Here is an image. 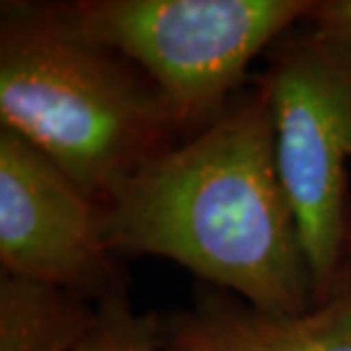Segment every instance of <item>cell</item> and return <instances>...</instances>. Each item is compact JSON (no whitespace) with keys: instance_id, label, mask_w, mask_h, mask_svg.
<instances>
[{"instance_id":"30bf717a","label":"cell","mask_w":351,"mask_h":351,"mask_svg":"<svg viewBox=\"0 0 351 351\" xmlns=\"http://www.w3.org/2000/svg\"><path fill=\"white\" fill-rule=\"evenodd\" d=\"M343 276H351V246H350V254H348V262H346V267H343V271H341V277ZM341 277H339V279H341Z\"/></svg>"},{"instance_id":"3957f363","label":"cell","mask_w":351,"mask_h":351,"mask_svg":"<svg viewBox=\"0 0 351 351\" xmlns=\"http://www.w3.org/2000/svg\"><path fill=\"white\" fill-rule=\"evenodd\" d=\"M313 0L57 2L82 36L115 51L158 90L189 137L239 98L254 59L304 22Z\"/></svg>"},{"instance_id":"52a82bcc","label":"cell","mask_w":351,"mask_h":351,"mask_svg":"<svg viewBox=\"0 0 351 351\" xmlns=\"http://www.w3.org/2000/svg\"><path fill=\"white\" fill-rule=\"evenodd\" d=\"M98 304L66 289L0 276V351H73L96 322Z\"/></svg>"},{"instance_id":"ba28073f","label":"cell","mask_w":351,"mask_h":351,"mask_svg":"<svg viewBox=\"0 0 351 351\" xmlns=\"http://www.w3.org/2000/svg\"><path fill=\"white\" fill-rule=\"evenodd\" d=\"M166 328L151 313H141L127 297L98 304L96 322L73 351H162Z\"/></svg>"},{"instance_id":"8992f818","label":"cell","mask_w":351,"mask_h":351,"mask_svg":"<svg viewBox=\"0 0 351 351\" xmlns=\"http://www.w3.org/2000/svg\"><path fill=\"white\" fill-rule=\"evenodd\" d=\"M166 334L172 351H351V276L299 314H267L209 295Z\"/></svg>"},{"instance_id":"6da1fadb","label":"cell","mask_w":351,"mask_h":351,"mask_svg":"<svg viewBox=\"0 0 351 351\" xmlns=\"http://www.w3.org/2000/svg\"><path fill=\"white\" fill-rule=\"evenodd\" d=\"M101 213L115 256L176 262L262 313L314 306L274 119L258 86L143 164L101 203Z\"/></svg>"},{"instance_id":"277c9868","label":"cell","mask_w":351,"mask_h":351,"mask_svg":"<svg viewBox=\"0 0 351 351\" xmlns=\"http://www.w3.org/2000/svg\"><path fill=\"white\" fill-rule=\"evenodd\" d=\"M265 55L256 86L269 104L279 174L318 304L338 285L351 246V38L306 24Z\"/></svg>"},{"instance_id":"7a4b0ae2","label":"cell","mask_w":351,"mask_h":351,"mask_svg":"<svg viewBox=\"0 0 351 351\" xmlns=\"http://www.w3.org/2000/svg\"><path fill=\"white\" fill-rule=\"evenodd\" d=\"M0 123L100 205L186 138L151 80L82 36L57 2L2 4Z\"/></svg>"},{"instance_id":"5b68a950","label":"cell","mask_w":351,"mask_h":351,"mask_svg":"<svg viewBox=\"0 0 351 351\" xmlns=\"http://www.w3.org/2000/svg\"><path fill=\"white\" fill-rule=\"evenodd\" d=\"M101 205L25 138L0 129L2 271L98 304L123 291Z\"/></svg>"},{"instance_id":"8fae6325","label":"cell","mask_w":351,"mask_h":351,"mask_svg":"<svg viewBox=\"0 0 351 351\" xmlns=\"http://www.w3.org/2000/svg\"><path fill=\"white\" fill-rule=\"evenodd\" d=\"M162 351H172V350H168V348H166V346H164V350Z\"/></svg>"},{"instance_id":"9c48e42d","label":"cell","mask_w":351,"mask_h":351,"mask_svg":"<svg viewBox=\"0 0 351 351\" xmlns=\"http://www.w3.org/2000/svg\"><path fill=\"white\" fill-rule=\"evenodd\" d=\"M304 22L318 29L351 38V0H313Z\"/></svg>"}]
</instances>
